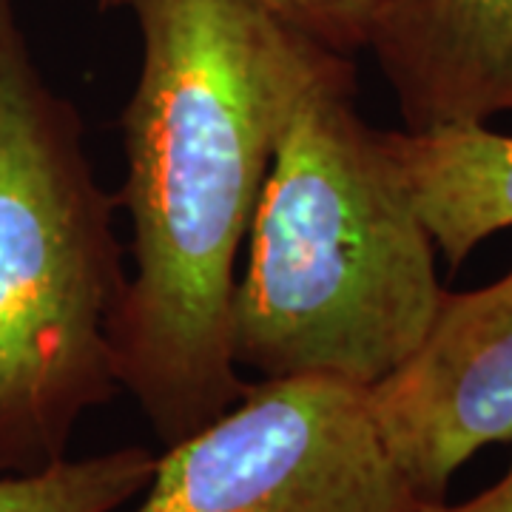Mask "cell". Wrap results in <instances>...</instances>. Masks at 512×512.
<instances>
[{
  "label": "cell",
  "mask_w": 512,
  "mask_h": 512,
  "mask_svg": "<svg viewBox=\"0 0 512 512\" xmlns=\"http://www.w3.org/2000/svg\"><path fill=\"white\" fill-rule=\"evenodd\" d=\"M140 72L117 205L134 276L111 328L117 382L165 447L245 396L231 345L239 251L293 94L322 55L262 0H123Z\"/></svg>",
  "instance_id": "obj_1"
},
{
  "label": "cell",
  "mask_w": 512,
  "mask_h": 512,
  "mask_svg": "<svg viewBox=\"0 0 512 512\" xmlns=\"http://www.w3.org/2000/svg\"><path fill=\"white\" fill-rule=\"evenodd\" d=\"M444 293L402 168L356 109L353 55L325 49L285 111L256 205L237 367L373 387L419 350Z\"/></svg>",
  "instance_id": "obj_2"
},
{
  "label": "cell",
  "mask_w": 512,
  "mask_h": 512,
  "mask_svg": "<svg viewBox=\"0 0 512 512\" xmlns=\"http://www.w3.org/2000/svg\"><path fill=\"white\" fill-rule=\"evenodd\" d=\"M117 194L86 126L37 66L18 0H0V473L66 458L80 419L111 402V328L126 296Z\"/></svg>",
  "instance_id": "obj_3"
},
{
  "label": "cell",
  "mask_w": 512,
  "mask_h": 512,
  "mask_svg": "<svg viewBox=\"0 0 512 512\" xmlns=\"http://www.w3.org/2000/svg\"><path fill=\"white\" fill-rule=\"evenodd\" d=\"M370 387L333 376L251 382L157 458L134 512H416Z\"/></svg>",
  "instance_id": "obj_4"
},
{
  "label": "cell",
  "mask_w": 512,
  "mask_h": 512,
  "mask_svg": "<svg viewBox=\"0 0 512 512\" xmlns=\"http://www.w3.org/2000/svg\"><path fill=\"white\" fill-rule=\"evenodd\" d=\"M370 407L421 504L447 501L478 450L512 441V271L444 293L419 350L370 387Z\"/></svg>",
  "instance_id": "obj_5"
},
{
  "label": "cell",
  "mask_w": 512,
  "mask_h": 512,
  "mask_svg": "<svg viewBox=\"0 0 512 512\" xmlns=\"http://www.w3.org/2000/svg\"><path fill=\"white\" fill-rule=\"evenodd\" d=\"M365 49L404 131L512 111V0H376Z\"/></svg>",
  "instance_id": "obj_6"
},
{
  "label": "cell",
  "mask_w": 512,
  "mask_h": 512,
  "mask_svg": "<svg viewBox=\"0 0 512 512\" xmlns=\"http://www.w3.org/2000/svg\"><path fill=\"white\" fill-rule=\"evenodd\" d=\"M427 234L450 268L512 225V137L487 123L384 131Z\"/></svg>",
  "instance_id": "obj_7"
},
{
  "label": "cell",
  "mask_w": 512,
  "mask_h": 512,
  "mask_svg": "<svg viewBox=\"0 0 512 512\" xmlns=\"http://www.w3.org/2000/svg\"><path fill=\"white\" fill-rule=\"evenodd\" d=\"M154 467L157 456L146 447L63 458L40 473L0 478V512H114L146 493Z\"/></svg>",
  "instance_id": "obj_8"
},
{
  "label": "cell",
  "mask_w": 512,
  "mask_h": 512,
  "mask_svg": "<svg viewBox=\"0 0 512 512\" xmlns=\"http://www.w3.org/2000/svg\"><path fill=\"white\" fill-rule=\"evenodd\" d=\"M100 9H123V0H97ZM279 18L293 23L313 40L342 55H356L367 46L376 0H262Z\"/></svg>",
  "instance_id": "obj_9"
},
{
  "label": "cell",
  "mask_w": 512,
  "mask_h": 512,
  "mask_svg": "<svg viewBox=\"0 0 512 512\" xmlns=\"http://www.w3.org/2000/svg\"><path fill=\"white\" fill-rule=\"evenodd\" d=\"M416 512H512V464L504 476L495 481L493 487H487L484 493H478L470 501L461 504H419Z\"/></svg>",
  "instance_id": "obj_10"
}]
</instances>
